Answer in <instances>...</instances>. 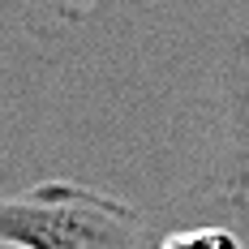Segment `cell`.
I'll return each mask as SVG.
<instances>
[{
	"instance_id": "cell-1",
	"label": "cell",
	"mask_w": 249,
	"mask_h": 249,
	"mask_svg": "<svg viewBox=\"0 0 249 249\" xmlns=\"http://www.w3.org/2000/svg\"><path fill=\"white\" fill-rule=\"evenodd\" d=\"M9 249H146L142 215L129 202L77 180H43L0 211Z\"/></svg>"
},
{
	"instance_id": "cell-2",
	"label": "cell",
	"mask_w": 249,
	"mask_h": 249,
	"mask_svg": "<svg viewBox=\"0 0 249 249\" xmlns=\"http://www.w3.org/2000/svg\"><path fill=\"white\" fill-rule=\"evenodd\" d=\"M224 95H228V155L215 211H219V224L236 228L249 245V35H241L228 48Z\"/></svg>"
},
{
	"instance_id": "cell-3",
	"label": "cell",
	"mask_w": 249,
	"mask_h": 249,
	"mask_svg": "<svg viewBox=\"0 0 249 249\" xmlns=\"http://www.w3.org/2000/svg\"><path fill=\"white\" fill-rule=\"evenodd\" d=\"M146 249H249V245L236 228L211 219V224H189V228H176V232H163Z\"/></svg>"
}]
</instances>
